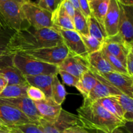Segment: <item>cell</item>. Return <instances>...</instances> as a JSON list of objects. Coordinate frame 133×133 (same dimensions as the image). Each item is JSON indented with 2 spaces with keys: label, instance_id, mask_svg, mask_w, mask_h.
Instances as JSON below:
<instances>
[{
  "label": "cell",
  "instance_id": "1",
  "mask_svg": "<svg viewBox=\"0 0 133 133\" xmlns=\"http://www.w3.org/2000/svg\"><path fill=\"white\" fill-rule=\"evenodd\" d=\"M61 44H63L62 37L53 27L36 29L29 26L13 33L5 56L55 46Z\"/></svg>",
  "mask_w": 133,
  "mask_h": 133
},
{
  "label": "cell",
  "instance_id": "2",
  "mask_svg": "<svg viewBox=\"0 0 133 133\" xmlns=\"http://www.w3.org/2000/svg\"><path fill=\"white\" fill-rule=\"evenodd\" d=\"M77 112L81 126L92 131L112 133L126 124L105 110L97 101L83 102Z\"/></svg>",
  "mask_w": 133,
  "mask_h": 133
},
{
  "label": "cell",
  "instance_id": "3",
  "mask_svg": "<svg viewBox=\"0 0 133 133\" xmlns=\"http://www.w3.org/2000/svg\"><path fill=\"white\" fill-rule=\"evenodd\" d=\"M12 64L24 76L38 75H58V66L45 63L20 54L10 55Z\"/></svg>",
  "mask_w": 133,
  "mask_h": 133
},
{
  "label": "cell",
  "instance_id": "4",
  "mask_svg": "<svg viewBox=\"0 0 133 133\" xmlns=\"http://www.w3.org/2000/svg\"><path fill=\"white\" fill-rule=\"evenodd\" d=\"M23 3L16 1L0 2V16L6 27L14 32L30 26L22 10Z\"/></svg>",
  "mask_w": 133,
  "mask_h": 133
},
{
  "label": "cell",
  "instance_id": "5",
  "mask_svg": "<svg viewBox=\"0 0 133 133\" xmlns=\"http://www.w3.org/2000/svg\"><path fill=\"white\" fill-rule=\"evenodd\" d=\"M23 14L30 26L36 29L53 27L52 13L40 7L36 3L27 0L22 5Z\"/></svg>",
  "mask_w": 133,
  "mask_h": 133
},
{
  "label": "cell",
  "instance_id": "6",
  "mask_svg": "<svg viewBox=\"0 0 133 133\" xmlns=\"http://www.w3.org/2000/svg\"><path fill=\"white\" fill-rule=\"evenodd\" d=\"M19 54L45 63L59 66L68 56L69 51L63 43L55 46L41 48Z\"/></svg>",
  "mask_w": 133,
  "mask_h": 133
},
{
  "label": "cell",
  "instance_id": "7",
  "mask_svg": "<svg viewBox=\"0 0 133 133\" xmlns=\"http://www.w3.org/2000/svg\"><path fill=\"white\" fill-rule=\"evenodd\" d=\"M119 9L118 33L116 35L126 48H133V6H126L118 3Z\"/></svg>",
  "mask_w": 133,
  "mask_h": 133
},
{
  "label": "cell",
  "instance_id": "8",
  "mask_svg": "<svg viewBox=\"0 0 133 133\" xmlns=\"http://www.w3.org/2000/svg\"><path fill=\"white\" fill-rule=\"evenodd\" d=\"M37 125L43 133H64L70 127L81 125L77 115L63 109L55 122H49L41 118Z\"/></svg>",
  "mask_w": 133,
  "mask_h": 133
},
{
  "label": "cell",
  "instance_id": "9",
  "mask_svg": "<svg viewBox=\"0 0 133 133\" xmlns=\"http://www.w3.org/2000/svg\"><path fill=\"white\" fill-rule=\"evenodd\" d=\"M90 70L97 79V83L89 94L84 98L85 103L96 102L99 99L122 94V92L113 87L102 75L90 66Z\"/></svg>",
  "mask_w": 133,
  "mask_h": 133
},
{
  "label": "cell",
  "instance_id": "10",
  "mask_svg": "<svg viewBox=\"0 0 133 133\" xmlns=\"http://www.w3.org/2000/svg\"><path fill=\"white\" fill-rule=\"evenodd\" d=\"M56 29L62 37L63 43L68 48L70 54L87 58L88 55L81 35L75 30H68L59 27H53Z\"/></svg>",
  "mask_w": 133,
  "mask_h": 133
},
{
  "label": "cell",
  "instance_id": "11",
  "mask_svg": "<svg viewBox=\"0 0 133 133\" xmlns=\"http://www.w3.org/2000/svg\"><path fill=\"white\" fill-rule=\"evenodd\" d=\"M0 102L15 108L26 116L32 123L38 124L41 119L34 101L27 97L18 98H0Z\"/></svg>",
  "mask_w": 133,
  "mask_h": 133
},
{
  "label": "cell",
  "instance_id": "12",
  "mask_svg": "<svg viewBox=\"0 0 133 133\" xmlns=\"http://www.w3.org/2000/svg\"><path fill=\"white\" fill-rule=\"evenodd\" d=\"M0 75L6 79L9 85H29L24 75L12 64L10 56L0 57Z\"/></svg>",
  "mask_w": 133,
  "mask_h": 133
},
{
  "label": "cell",
  "instance_id": "13",
  "mask_svg": "<svg viewBox=\"0 0 133 133\" xmlns=\"http://www.w3.org/2000/svg\"><path fill=\"white\" fill-rule=\"evenodd\" d=\"M0 123L6 127H12L34 123L19 110L0 102Z\"/></svg>",
  "mask_w": 133,
  "mask_h": 133
},
{
  "label": "cell",
  "instance_id": "14",
  "mask_svg": "<svg viewBox=\"0 0 133 133\" xmlns=\"http://www.w3.org/2000/svg\"><path fill=\"white\" fill-rule=\"evenodd\" d=\"M58 70L66 71L79 78L84 73L89 70L90 65L87 58L69 53L68 56L58 66Z\"/></svg>",
  "mask_w": 133,
  "mask_h": 133
},
{
  "label": "cell",
  "instance_id": "15",
  "mask_svg": "<svg viewBox=\"0 0 133 133\" xmlns=\"http://www.w3.org/2000/svg\"><path fill=\"white\" fill-rule=\"evenodd\" d=\"M119 18V9L118 1L116 0H110L109 9L103 21V26L108 38L118 35Z\"/></svg>",
  "mask_w": 133,
  "mask_h": 133
},
{
  "label": "cell",
  "instance_id": "16",
  "mask_svg": "<svg viewBox=\"0 0 133 133\" xmlns=\"http://www.w3.org/2000/svg\"><path fill=\"white\" fill-rule=\"evenodd\" d=\"M101 75L122 94L133 97L132 77L118 72H110Z\"/></svg>",
  "mask_w": 133,
  "mask_h": 133
},
{
  "label": "cell",
  "instance_id": "17",
  "mask_svg": "<svg viewBox=\"0 0 133 133\" xmlns=\"http://www.w3.org/2000/svg\"><path fill=\"white\" fill-rule=\"evenodd\" d=\"M42 119L49 122H53L58 118L62 110V105L56 103L51 97L34 101Z\"/></svg>",
  "mask_w": 133,
  "mask_h": 133
},
{
  "label": "cell",
  "instance_id": "18",
  "mask_svg": "<svg viewBox=\"0 0 133 133\" xmlns=\"http://www.w3.org/2000/svg\"><path fill=\"white\" fill-rule=\"evenodd\" d=\"M102 49L105 50L109 54L114 56L119 59L125 66L126 57L130 50L118 39L116 35L110 38H108L103 44Z\"/></svg>",
  "mask_w": 133,
  "mask_h": 133
},
{
  "label": "cell",
  "instance_id": "19",
  "mask_svg": "<svg viewBox=\"0 0 133 133\" xmlns=\"http://www.w3.org/2000/svg\"><path fill=\"white\" fill-rule=\"evenodd\" d=\"M53 75H38L25 76L29 86H32L41 90L45 94L46 97H51V87L53 83Z\"/></svg>",
  "mask_w": 133,
  "mask_h": 133
},
{
  "label": "cell",
  "instance_id": "20",
  "mask_svg": "<svg viewBox=\"0 0 133 133\" xmlns=\"http://www.w3.org/2000/svg\"><path fill=\"white\" fill-rule=\"evenodd\" d=\"M87 61L90 66L99 74H103L110 72H116L104 57L101 49L88 55L87 57Z\"/></svg>",
  "mask_w": 133,
  "mask_h": 133
},
{
  "label": "cell",
  "instance_id": "21",
  "mask_svg": "<svg viewBox=\"0 0 133 133\" xmlns=\"http://www.w3.org/2000/svg\"><path fill=\"white\" fill-rule=\"evenodd\" d=\"M53 27H59L68 30H75L73 19L67 14L61 3L52 12Z\"/></svg>",
  "mask_w": 133,
  "mask_h": 133
},
{
  "label": "cell",
  "instance_id": "22",
  "mask_svg": "<svg viewBox=\"0 0 133 133\" xmlns=\"http://www.w3.org/2000/svg\"><path fill=\"white\" fill-rule=\"evenodd\" d=\"M97 83V79L89 68L79 77V81L75 87L84 98L89 94Z\"/></svg>",
  "mask_w": 133,
  "mask_h": 133
},
{
  "label": "cell",
  "instance_id": "23",
  "mask_svg": "<svg viewBox=\"0 0 133 133\" xmlns=\"http://www.w3.org/2000/svg\"><path fill=\"white\" fill-rule=\"evenodd\" d=\"M97 102L101 106H102L105 110L112 114L114 116L119 119V120L126 123L123 118V113L122 110V108L118 101H116V99L114 98V96L99 99L97 100Z\"/></svg>",
  "mask_w": 133,
  "mask_h": 133
},
{
  "label": "cell",
  "instance_id": "24",
  "mask_svg": "<svg viewBox=\"0 0 133 133\" xmlns=\"http://www.w3.org/2000/svg\"><path fill=\"white\" fill-rule=\"evenodd\" d=\"M109 3L110 0H93L89 2L91 16L103 25L109 9Z\"/></svg>",
  "mask_w": 133,
  "mask_h": 133
},
{
  "label": "cell",
  "instance_id": "25",
  "mask_svg": "<svg viewBox=\"0 0 133 133\" xmlns=\"http://www.w3.org/2000/svg\"><path fill=\"white\" fill-rule=\"evenodd\" d=\"M120 105L123 113V118L126 123H132L133 121V97L125 94L114 96Z\"/></svg>",
  "mask_w": 133,
  "mask_h": 133
},
{
  "label": "cell",
  "instance_id": "26",
  "mask_svg": "<svg viewBox=\"0 0 133 133\" xmlns=\"http://www.w3.org/2000/svg\"><path fill=\"white\" fill-rule=\"evenodd\" d=\"M87 19H88L89 35L97 39L101 42H105L108 37L103 25L101 24L92 16H90Z\"/></svg>",
  "mask_w": 133,
  "mask_h": 133
},
{
  "label": "cell",
  "instance_id": "27",
  "mask_svg": "<svg viewBox=\"0 0 133 133\" xmlns=\"http://www.w3.org/2000/svg\"><path fill=\"white\" fill-rule=\"evenodd\" d=\"M29 85L19 84H7L2 93L0 94V98H18L27 97V90Z\"/></svg>",
  "mask_w": 133,
  "mask_h": 133
},
{
  "label": "cell",
  "instance_id": "28",
  "mask_svg": "<svg viewBox=\"0 0 133 133\" xmlns=\"http://www.w3.org/2000/svg\"><path fill=\"white\" fill-rule=\"evenodd\" d=\"M67 92L63 84L61 83L57 75L53 77L51 87V98L58 105H62L66 99Z\"/></svg>",
  "mask_w": 133,
  "mask_h": 133
},
{
  "label": "cell",
  "instance_id": "29",
  "mask_svg": "<svg viewBox=\"0 0 133 133\" xmlns=\"http://www.w3.org/2000/svg\"><path fill=\"white\" fill-rule=\"evenodd\" d=\"M75 31L77 32L80 35H88V19L84 17L79 10H75L74 18H73Z\"/></svg>",
  "mask_w": 133,
  "mask_h": 133
},
{
  "label": "cell",
  "instance_id": "30",
  "mask_svg": "<svg viewBox=\"0 0 133 133\" xmlns=\"http://www.w3.org/2000/svg\"><path fill=\"white\" fill-rule=\"evenodd\" d=\"M83 43L87 49L88 55L94 52L98 51L101 49L103 43L99 41L90 35H81Z\"/></svg>",
  "mask_w": 133,
  "mask_h": 133
},
{
  "label": "cell",
  "instance_id": "31",
  "mask_svg": "<svg viewBox=\"0 0 133 133\" xmlns=\"http://www.w3.org/2000/svg\"><path fill=\"white\" fill-rule=\"evenodd\" d=\"M101 51H102V53L104 57L106 58L107 61L109 62V63L110 64V66H112V68L116 72L123 74V75H129L127 70H126L125 68V66L123 64V63H122L119 59H118V58H117L116 57H114V56L109 54V53L105 51L103 49H101Z\"/></svg>",
  "mask_w": 133,
  "mask_h": 133
},
{
  "label": "cell",
  "instance_id": "32",
  "mask_svg": "<svg viewBox=\"0 0 133 133\" xmlns=\"http://www.w3.org/2000/svg\"><path fill=\"white\" fill-rule=\"evenodd\" d=\"M9 133H43L35 123H27L18 126L8 127Z\"/></svg>",
  "mask_w": 133,
  "mask_h": 133
},
{
  "label": "cell",
  "instance_id": "33",
  "mask_svg": "<svg viewBox=\"0 0 133 133\" xmlns=\"http://www.w3.org/2000/svg\"><path fill=\"white\" fill-rule=\"evenodd\" d=\"M14 31L6 28L0 30V57L5 55L8 45Z\"/></svg>",
  "mask_w": 133,
  "mask_h": 133
},
{
  "label": "cell",
  "instance_id": "34",
  "mask_svg": "<svg viewBox=\"0 0 133 133\" xmlns=\"http://www.w3.org/2000/svg\"><path fill=\"white\" fill-rule=\"evenodd\" d=\"M27 96L33 101H38L46 98L45 94L40 90L32 86H29L27 90Z\"/></svg>",
  "mask_w": 133,
  "mask_h": 133
},
{
  "label": "cell",
  "instance_id": "35",
  "mask_svg": "<svg viewBox=\"0 0 133 133\" xmlns=\"http://www.w3.org/2000/svg\"><path fill=\"white\" fill-rule=\"evenodd\" d=\"M58 74L61 75L63 83L70 87H75L79 81V77H77L66 71L58 70Z\"/></svg>",
  "mask_w": 133,
  "mask_h": 133
},
{
  "label": "cell",
  "instance_id": "36",
  "mask_svg": "<svg viewBox=\"0 0 133 133\" xmlns=\"http://www.w3.org/2000/svg\"><path fill=\"white\" fill-rule=\"evenodd\" d=\"M61 1L62 0H40L37 4L40 7L52 13L60 5Z\"/></svg>",
  "mask_w": 133,
  "mask_h": 133
},
{
  "label": "cell",
  "instance_id": "37",
  "mask_svg": "<svg viewBox=\"0 0 133 133\" xmlns=\"http://www.w3.org/2000/svg\"><path fill=\"white\" fill-rule=\"evenodd\" d=\"M125 68L129 75L133 78V49L129 51L126 57Z\"/></svg>",
  "mask_w": 133,
  "mask_h": 133
},
{
  "label": "cell",
  "instance_id": "38",
  "mask_svg": "<svg viewBox=\"0 0 133 133\" xmlns=\"http://www.w3.org/2000/svg\"><path fill=\"white\" fill-rule=\"evenodd\" d=\"M79 6L80 11L84 16V17L88 19L91 16L88 0H79Z\"/></svg>",
  "mask_w": 133,
  "mask_h": 133
},
{
  "label": "cell",
  "instance_id": "39",
  "mask_svg": "<svg viewBox=\"0 0 133 133\" xmlns=\"http://www.w3.org/2000/svg\"><path fill=\"white\" fill-rule=\"evenodd\" d=\"M61 4H62L64 10L67 12V14L73 19L74 14H75V9L74 8V5H72V3L70 2V0H62Z\"/></svg>",
  "mask_w": 133,
  "mask_h": 133
},
{
  "label": "cell",
  "instance_id": "40",
  "mask_svg": "<svg viewBox=\"0 0 133 133\" xmlns=\"http://www.w3.org/2000/svg\"><path fill=\"white\" fill-rule=\"evenodd\" d=\"M64 133H97V131H95V132H92V130L87 129L84 128L81 125L74 126V127H70L65 131Z\"/></svg>",
  "mask_w": 133,
  "mask_h": 133
},
{
  "label": "cell",
  "instance_id": "41",
  "mask_svg": "<svg viewBox=\"0 0 133 133\" xmlns=\"http://www.w3.org/2000/svg\"><path fill=\"white\" fill-rule=\"evenodd\" d=\"M7 84L8 83L7 81H6V79L0 75V94L2 93V92L3 91V90L5 89V87L7 86Z\"/></svg>",
  "mask_w": 133,
  "mask_h": 133
},
{
  "label": "cell",
  "instance_id": "42",
  "mask_svg": "<svg viewBox=\"0 0 133 133\" xmlns=\"http://www.w3.org/2000/svg\"><path fill=\"white\" fill-rule=\"evenodd\" d=\"M97 133H104L102 132H100V131H97ZM112 133H132L128 131V129H125V126L122 127H119V128L116 129V130H114Z\"/></svg>",
  "mask_w": 133,
  "mask_h": 133
},
{
  "label": "cell",
  "instance_id": "43",
  "mask_svg": "<svg viewBox=\"0 0 133 133\" xmlns=\"http://www.w3.org/2000/svg\"><path fill=\"white\" fill-rule=\"evenodd\" d=\"M119 3L126 6H133V0H116Z\"/></svg>",
  "mask_w": 133,
  "mask_h": 133
},
{
  "label": "cell",
  "instance_id": "44",
  "mask_svg": "<svg viewBox=\"0 0 133 133\" xmlns=\"http://www.w3.org/2000/svg\"><path fill=\"white\" fill-rule=\"evenodd\" d=\"M70 2L72 3V5H74L75 10H80V9H79V0H70Z\"/></svg>",
  "mask_w": 133,
  "mask_h": 133
},
{
  "label": "cell",
  "instance_id": "45",
  "mask_svg": "<svg viewBox=\"0 0 133 133\" xmlns=\"http://www.w3.org/2000/svg\"><path fill=\"white\" fill-rule=\"evenodd\" d=\"M0 132L9 133V129H8V127L3 125L0 123Z\"/></svg>",
  "mask_w": 133,
  "mask_h": 133
},
{
  "label": "cell",
  "instance_id": "46",
  "mask_svg": "<svg viewBox=\"0 0 133 133\" xmlns=\"http://www.w3.org/2000/svg\"><path fill=\"white\" fill-rule=\"evenodd\" d=\"M0 27H1V28H3V29H6V28H7V27H6V25H5V23H4L3 19L1 18V16H0Z\"/></svg>",
  "mask_w": 133,
  "mask_h": 133
},
{
  "label": "cell",
  "instance_id": "47",
  "mask_svg": "<svg viewBox=\"0 0 133 133\" xmlns=\"http://www.w3.org/2000/svg\"><path fill=\"white\" fill-rule=\"evenodd\" d=\"M19 1V2H25L27 0H0V2H6V1Z\"/></svg>",
  "mask_w": 133,
  "mask_h": 133
},
{
  "label": "cell",
  "instance_id": "48",
  "mask_svg": "<svg viewBox=\"0 0 133 133\" xmlns=\"http://www.w3.org/2000/svg\"><path fill=\"white\" fill-rule=\"evenodd\" d=\"M40 1V0H36V3H38Z\"/></svg>",
  "mask_w": 133,
  "mask_h": 133
},
{
  "label": "cell",
  "instance_id": "49",
  "mask_svg": "<svg viewBox=\"0 0 133 133\" xmlns=\"http://www.w3.org/2000/svg\"><path fill=\"white\" fill-rule=\"evenodd\" d=\"M93 1V0H88V3H89V2H90V1Z\"/></svg>",
  "mask_w": 133,
  "mask_h": 133
},
{
  "label": "cell",
  "instance_id": "50",
  "mask_svg": "<svg viewBox=\"0 0 133 133\" xmlns=\"http://www.w3.org/2000/svg\"><path fill=\"white\" fill-rule=\"evenodd\" d=\"M2 29H3V28H1V27H0V30H2Z\"/></svg>",
  "mask_w": 133,
  "mask_h": 133
},
{
  "label": "cell",
  "instance_id": "51",
  "mask_svg": "<svg viewBox=\"0 0 133 133\" xmlns=\"http://www.w3.org/2000/svg\"><path fill=\"white\" fill-rule=\"evenodd\" d=\"M0 133H3V132H0Z\"/></svg>",
  "mask_w": 133,
  "mask_h": 133
}]
</instances>
